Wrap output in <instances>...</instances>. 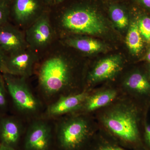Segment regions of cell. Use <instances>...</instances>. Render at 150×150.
I'll use <instances>...</instances> for the list:
<instances>
[{
  "label": "cell",
  "mask_w": 150,
  "mask_h": 150,
  "mask_svg": "<svg viewBox=\"0 0 150 150\" xmlns=\"http://www.w3.org/2000/svg\"><path fill=\"white\" fill-rule=\"evenodd\" d=\"M0 150H16L14 148L1 144L0 146Z\"/></svg>",
  "instance_id": "cell-26"
},
{
  "label": "cell",
  "mask_w": 150,
  "mask_h": 150,
  "mask_svg": "<svg viewBox=\"0 0 150 150\" xmlns=\"http://www.w3.org/2000/svg\"><path fill=\"white\" fill-rule=\"evenodd\" d=\"M61 22L65 29L79 34L98 35L105 30L101 13L88 4H81L67 9L62 15Z\"/></svg>",
  "instance_id": "cell-2"
},
{
  "label": "cell",
  "mask_w": 150,
  "mask_h": 150,
  "mask_svg": "<svg viewBox=\"0 0 150 150\" xmlns=\"http://www.w3.org/2000/svg\"><path fill=\"white\" fill-rule=\"evenodd\" d=\"M51 138L50 127L43 122H35L30 126L25 140L28 150H46Z\"/></svg>",
  "instance_id": "cell-10"
},
{
  "label": "cell",
  "mask_w": 150,
  "mask_h": 150,
  "mask_svg": "<svg viewBox=\"0 0 150 150\" xmlns=\"http://www.w3.org/2000/svg\"><path fill=\"white\" fill-rule=\"evenodd\" d=\"M146 59L150 63V48L149 49V51H148L147 54L146 56Z\"/></svg>",
  "instance_id": "cell-28"
},
{
  "label": "cell",
  "mask_w": 150,
  "mask_h": 150,
  "mask_svg": "<svg viewBox=\"0 0 150 150\" xmlns=\"http://www.w3.org/2000/svg\"><path fill=\"white\" fill-rule=\"evenodd\" d=\"M148 71H149V76L150 79V64L149 65V70H148Z\"/></svg>",
  "instance_id": "cell-31"
},
{
  "label": "cell",
  "mask_w": 150,
  "mask_h": 150,
  "mask_svg": "<svg viewBox=\"0 0 150 150\" xmlns=\"http://www.w3.org/2000/svg\"><path fill=\"white\" fill-rule=\"evenodd\" d=\"M137 1L144 8L147 10L150 11V0H137Z\"/></svg>",
  "instance_id": "cell-24"
},
{
  "label": "cell",
  "mask_w": 150,
  "mask_h": 150,
  "mask_svg": "<svg viewBox=\"0 0 150 150\" xmlns=\"http://www.w3.org/2000/svg\"><path fill=\"white\" fill-rule=\"evenodd\" d=\"M12 2L11 12L20 24L34 21L42 14L39 0H13Z\"/></svg>",
  "instance_id": "cell-9"
},
{
  "label": "cell",
  "mask_w": 150,
  "mask_h": 150,
  "mask_svg": "<svg viewBox=\"0 0 150 150\" xmlns=\"http://www.w3.org/2000/svg\"><path fill=\"white\" fill-rule=\"evenodd\" d=\"M121 60L118 56L105 58L100 61L91 74L93 82L108 79L114 76L121 69Z\"/></svg>",
  "instance_id": "cell-12"
},
{
  "label": "cell",
  "mask_w": 150,
  "mask_h": 150,
  "mask_svg": "<svg viewBox=\"0 0 150 150\" xmlns=\"http://www.w3.org/2000/svg\"><path fill=\"white\" fill-rule=\"evenodd\" d=\"M43 1H46V2L50 3L51 2H52V1H53V0H43Z\"/></svg>",
  "instance_id": "cell-30"
},
{
  "label": "cell",
  "mask_w": 150,
  "mask_h": 150,
  "mask_svg": "<svg viewBox=\"0 0 150 150\" xmlns=\"http://www.w3.org/2000/svg\"><path fill=\"white\" fill-rule=\"evenodd\" d=\"M36 61V55L27 48L9 54L6 59V74L23 78L28 76Z\"/></svg>",
  "instance_id": "cell-7"
},
{
  "label": "cell",
  "mask_w": 150,
  "mask_h": 150,
  "mask_svg": "<svg viewBox=\"0 0 150 150\" xmlns=\"http://www.w3.org/2000/svg\"><path fill=\"white\" fill-rule=\"evenodd\" d=\"M144 40L140 33L137 21H132L126 38V45L131 53L134 55L139 54L144 47Z\"/></svg>",
  "instance_id": "cell-17"
},
{
  "label": "cell",
  "mask_w": 150,
  "mask_h": 150,
  "mask_svg": "<svg viewBox=\"0 0 150 150\" xmlns=\"http://www.w3.org/2000/svg\"><path fill=\"white\" fill-rule=\"evenodd\" d=\"M116 96V91L112 90L100 92L88 97L84 103L85 107L87 110L92 111L103 107L115 99Z\"/></svg>",
  "instance_id": "cell-15"
},
{
  "label": "cell",
  "mask_w": 150,
  "mask_h": 150,
  "mask_svg": "<svg viewBox=\"0 0 150 150\" xmlns=\"http://www.w3.org/2000/svg\"><path fill=\"white\" fill-rule=\"evenodd\" d=\"M12 1L13 0H0V4L10 6Z\"/></svg>",
  "instance_id": "cell-27"
},
{
  "label": "cell",
  "mask_w": 150,
  "mask_h": 150,
  "mask_svg": "<svg viewBox=\"0 0 150 150\" xmlns=\"http://www.w3.org/2000/svg\"><path fill=\"white\" fill-rule=\"evenodd\" d=\"M25 37L19 30L10 25L0 26V48L9 54L27 48Z\"/></svg>",
  "instance_id": "cell-8"
},
{
  "label": "cell",
  "mask_w": 150,
  "mask_h": 150,
  "mask_svg": "<svg viewBox=\"0 0 150 150\" xmlns=\"http://www.w3.org/2000/svg\"><path fill=\"white\" fill-rule=\"evenodd\" d=\"M144 139L148 150H150V125L146 122L144 127Z\"/></svg>",
  "instance_id": "cell-22"
},
{
  "label": "cell",
  "mask_w": 150,
  "mask_h": 150,
  "mask_svg": "<svg viewBox=\"0 0 150 150\" xmlns=\"http://www.w3.org/2000/svg\"><path fill=\"white\" fill-rule=\"evenodd\" d=\"M21 134V127L16 119L12 117L0 119V143L14 148Z\"/></svg>",
  "instance_id": "cell-13"
},
{
  "label": "cell",
  "mask_w": 150,
  "mask_h": 150,
  "mask_svg": "<svg viewBox=\"0 0 150 150\" xmlns=\"http://www.w3.org/2000/svg\"><path fill=\"white\" fill-rule=\"evenodd\" d=\"M1 143H0V146H1Z\"/></svg>",
  "instance_id": "cell-32"
},
{
  "label": "cell",
  "mask_w": 150,
  "mask_h": 150,
  "mask_svg": "<svg viewBox=\"0 0 150 150\" xmlns=\"http://www.w3.org/2000/svg\"><path fill=\"white\" fill-rule=\"evenodd\" d=\"M10 13V6L0 4V26L6 23Z\"/></svg>",
  "instance_id": "cell-21"
},
{
  "label": "cell",
  "mask_w": 150,
  "mask_h": 150,
  "mask_svg": "<svg viewBox=\"0 0 150 150\" xmlns=\"http://www.w3.org/2000/svg\"><path fill=\"white\" fill-rule=\"evenodd\" d=\"M137 22L143 39L147 43H150V18L146 15H141Z\"/></svg>",
  "instance_id": "cell-19"
},
{
  "label": "cell",
  "mask_w": 150,
  "mask_h": 150,
  "mask_svg": "<svg viewBox=\"0 0 150 150\" xmlns=\"http://www.w3.org/2000/svg\"><path fill=\"white\" fill-rule=\"evenodd\" d=\"M141 110L135 105L117 108L105 114L103 121L105 127L121 139L139 150H148L142 139Z\"/></svg>",
  "instance_id": "cell-1"
},
{
  "label": "cell",
  "mask_w": 150,
  "mask_h": 150,
  "mask_svg": "<svg viewBox=\"0 0 150 150\" xmlns=\"http://www.w3.org/2000/svg\"><path fill=\"white\" fill-rule=\"evenodd\" d=\"M88 97V94L85 92L62 97L49 106L47 114L49 116L53 117L76 110L84 103Z\"/></svg>",
  "instance_id": "cell-11"
},
{
  "label": "cell",
  "mask_w": 150,
  "mask_h": 150,
  "mask_svg": "<svg viewBox=\"0 0 150 150\" xmlns=\"http://www.w3.org/2000/svg\"><path fill=\"white\" fill-rule=\"evenodd\" d=\"M69 46L85 53H95L103 48L102 43L98 40L86 38H75L67 40Z\"/></svg>",
  "instance_id": "cell-16"
},
{
  "label": "cell",
  "mask_w": 150,
  "mask_h": 150,
  "mask_svg": "<svg viewBox=\"0 0 150 150\" xmlns=\"http://www.w3.org/2000/svg\"><path fill=\"white\" fill-rule=\"evenodd\" d=\"M53 31L47 15L42 13L27 30L25 40L28 45L33 48H43L51 42Z\"/></svg>",
  "instance_id": "cell-6"
},
{
  "label": "cell",
  "mask_w": 150,
  "mask_h": 150,
  "mask_svg": "<svg viewBox=\"0 0 150 150\" xmlns=\"http://www.w3.org/2000/svg\"><path fill=\"white\" fill-rule=\"evenodd\" d=\"M128 88L141 98L150 100V79L141 72H135L128 78Z\"/></svg>",
  "instance_id": "cell-14"
},
{
  "label": "cell",
  "mask_w": 150,
  "mask_h": 150,
  "mask_svg": "<svg viewBox=\"0 0 150 150\" xmlns=\"http://www.w3.org/2000/svg\"><path fill=\"white\" fill-rule=\"evenodd\" d=\"M109 13L110 18L118 28L123 29L129 25V17L126 11L121 6L112 5L110 6Z\"/></svg>",
  "instance_id": "cell-18"
},
{
  "label": "cell",
  "mask_w": 150,
  "mask_h": 150,
  "mask_svg": "<svg viewBox=\"0 0 150 150\" xmlns=\"http://www.w3.org/2000/svg\"><path fill=\"white\" fill-rule=\"evenodd\" d=\"M7 90L17 109L25 113H33L38 110L40 104L33 94L23 78L3 74Z\"/></svg>",
  "instance_id": "cell-4"
},
{
  "label": "cell",
  "mask_w": 150,
  "mask_h": 150,
  "mask_svg": "<svg viewBox=\"0 0 150 150\" xmlns=\"http://www.w3.org/2000/svg\"><path fill=\"white\" fill-rule=\"evenodd\" d=\"M6 57L4 51L0 48V72L6 74Z\"/></svg>",
  "instance_id": "cell-23"
},
{
  "label": "cell",
  "mask_w": 150,
  "mask_h": 150,
  "mask_svg": "<svg viewBox=\"0 0 150 150\" xmlns=\"http://www.w3.org/2000/svg\"><path fill=\"white\" fill-rule=\"evenodd\" d=\"M97 150H124L121 148L114 146L106 145L99 147Z\"/></svg>",
  "instance_id": "cell-25"
},
{
  "label": "cell",
  "mask_w": 150,
  "mask_h": 150,
  "mask_svg": "<svg viewBox=\"0 0 150 150\" xmlns=\"http://www.w3.org/2000/svg\"><path fill=\"white\" fill-rule=\"evenodd\" d=\"M54 1V2L56 4H60V3L63 2L65 0H53Z\"/></svg>",
  "instance_id": "cell-29"
},
{
  "label": "cell",
  "mask_w": 150,
  "mask_h": 150,
  "mask_svg": "<svg viewBox=\"0 0 150 150\" xmlns=\"http://www.w3.org/2000/svg\"><path fill=\"white\" fill-rule=\"evenodd\" d=\"M69 68L64 59L55 56L46 60L40 67L38 80L47 95H54L64 89L69 83Z\"/></svg>",
  "instance_id": "cell-3"
},
{
  "label": "cell",
  "mask_w": 150,
  "mask_h": 150,
  "mask_svg": "<svg viewBox=\"0 0 150 150\" xmlns=\"http://www.w3.org/2000/svg\"><path fill=\"white\" fill-rule=\"evenodd\" d=\"M8 91L3 76L0 75V115L5 112L8 106Z\"/></svg>",
  "instance_id": "cell-20"
},
{
  "label": "cell",
  "mask_w": 150,
  "mask_h": 150,
  "mask_svg": "<svg viewBox=\"0 0 150 150\" xmlns=\"http://www.w3.org/2000/svg\"><path fill=\"white\" fill-rule=\"evenodd\" d=\"M88 132L87 123L82 118H74L65 122L59 132L61 146L67 150L77 149L86 139Z\"/></svg>",
  "instance_id": "cell-5"
}]
</instances>
